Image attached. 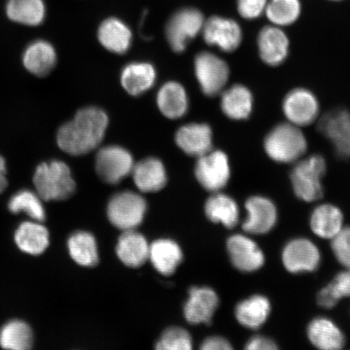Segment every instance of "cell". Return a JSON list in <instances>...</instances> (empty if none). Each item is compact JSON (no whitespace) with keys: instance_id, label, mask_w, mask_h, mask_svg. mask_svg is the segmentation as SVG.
Masks as SVG:
<instances>
[{"instance_id":"cell-29","label":"cell","mask_w":350,"mask_h":350,"mask_svg":"<svg viewBox=\"0 0 350 350\" xmlns=\"http://www.w3.org/2000/svg\"><path fill=\"white\" fill-rule=\"evenodd\" d=\"M205 214L210 221L221 223L228 229H233L239 221V205L232 197L215 192L205 203Z\"/></svg>"},{"instance_id":"cell-26","label":"cell","mask_w":350,"mask_h":350,"mask_svg":"<svg viewBox=\"0 0 350 350\" xmlns=\"http://www.w3.org/2000/svg\"><path fill=\"white\" fill-rule=\"evenodd\" d=\"M344 216L341 210L331 204L319 205L310 218V230L318 237L332 239L342 230Z\"/></svg>"},{"instance_id":"cell-16","label":"cell","mask_w":350,"mask_h":350,"mask_svg":"<svg viewBox=\"0 0 350 350\" xmlns=\"http://www.w3.org/2000/svg\"><path fill=\"white\" fill-rule=\"evenodd\" d=\"M283 111L291 124L297 126H308L317 119L318 100L310 91L296 89L284 98Z\"/></svg>"},{"instance_id":"cell-36","label":"cell","mask_w":350,"mask_h":350,"mask_svg":"<svg viewBox=\"0 0 350 350\" xmlns=\"http://www.w3.org/2000/svg\"><path fill=\"white\" fill-rule=\"evenodd\" d=\"M350 297V269L336 274L332 281L318 293V304L323 308L332 309L344 297Z\"/></svg>"},{"instance_id":"cell-44","label":"cell","mask_w":350,"mask_h":350,"mask_svg":"<svg viewBox=\"0 0 350 350\" xmlns=\"http://www.w3.org/2000/svg\"><path fill=\"white\" fill-rule=\"evenodd\" d=\"M332 1H340V0H332Z\"/></svg>"},{"instance_id":"cell-34","label":"cell","mask_w":350,"mask_h":350,"mask_svg":"<svg viewBox=\"0 0 350 350\" xmlns=\"http://www.w3.org/2000/svg\"><path fill=\"white\" fill-rule=\"evenodd\" d=\"M156 72L150 64L133 63L126 66L121 74L124 90L133 96L141 95L154 85Z\"/></svg>"},{"instance_id":"cell-17","label":"cell","mask_w":350,"mask_h":350,"mask_svg":"<svg viewBox=\"0 0 350 350\" xmlns=\"http://www.w3.org/2000/svg\"><path fill=\"white\" fill-rule=\"evenodd\" d=\"M219 306L217 293L208 287H192L185 306V317L191 325H210Z\"/></svg>"},{"instance_id":"cell-22","label":"cell","mask_w":350,"mask_h":350,"mask_svg":"<svg viewBox=\"0 0 350 350\" xmlns=\"http://www.w3.org/2000/svg\"><path fill=\"white\" fill-rule=\"evenodd\" d=\"M116 253L120 260L130 268H139L150 255V245L144 236L135 230L124 231L118 241Z\"/></svg>"},{"instance_id":"cell-37","label":"cell","mask_w":350,"mask_h":350,"mask_svg":"<svg viewBox=\"0 0 350 350\" xmlns=\"http://www.w3.org/2000/svg\"><path fill=\"white\" fill-rule=\"evenodd\" d=\"M265 12L274 25L287 26L295 22L301 13L299 0H270Z\"/></svg>"},{"instance_id":"cell-4","label":"cell","mask_w":350,"mask_h":350,"mask_svg":"<svg viewBox=\"0 0 350 350\" xmlns=\"http://www.w3.org/2000/svg\"><path fill=\"white\" fill-rule=\"evenodd\" d=\"M326 172V161L314 154L299 161L293 168L291 179L295 194L305 202L312 203L323 196L322 178Z\"/></svg>"},{"instance_id":"cell-33","label":"cell","mask_w":350,"mask_h":350,"mask_svg":"<svg viewBox=\"0 0 350 350\" xmlns=\"http://www.w3.org/2000/svg\"><path fill=\"white\" fill-rule=\"evenodd\" d=\"M157 106L169 119H179L185 115L188 100L185 88L177 82L166 83L157 94Z\"/></svg>"},{"instance_id":"cell-13","label":"cell","mask_w":350,"mask_h":350,"mask_svg":"<svg viewBox=\"0 0 350 350\" xmlns=\"http://www.w3.org/2000/svg\"><path fill=\"white\" fill-rule=\"evenodd\" d=\"M18 251L29 256H40L50 246V232L42 221L26 219L18 223L12 234Z\"/></svg>"},{"instance_id":"cell-42","label":"cell","mask_w":350,"mask_h":350,"mask_svg":"<svg viewBox=\"0 0 350 350\" xmlns=\"http://www.w3.org/2000/svg\"><path fill=\"white\" fill-rule=\"evenodd\" d=\"M233 349L228 340L221 336H210L203 341L200 349L202 350H230Z\"/></svg>"},{"instance_id":"cell-30","label":"cell","mask_w":350,"mask_h":350,"mask_svg":"<svg viewBox=\"0 0 350 350\" xmlns=\"http://www.w3.org/2000/svg\"><path fill=\"white\" fill-rule=\"evenodd\" d=\"M6 14L15 23L34 27L45 20L46 6L43 0H8Z\"/></svg>"},{"instance_id":"cell-12","label":"cell","mask_w":350,"mask_h":350,"mask_svg":"<svg viewBox=\"0 0 350 350\" xmlns=\"http://www.w3.org/2000/svg\"><path fill=\"white\" fill-rule=\"evenodd\" d=\"M247 217L242 228L247 234L262 235L268 234L278 222L277 206L267 197L253 196L245 202Z\"/></svg>"},{"instance_id":"cell-31","label":"cell","mask_w":350,"mask_h":350,"mask_svg":"<svg viewBox=\"0 0 350 350\" xmlns=\"http://www.w3.org/2000/svg\"><path fill=\"white\" fill-rule=\"evenodd\" d=\"M221 106L223 112L230 119L247 120L252 111V93L242 85L232 86L222 94Z\"/></svg>"},{"instance_id":"cell-32","label":"cell","mask_w":350,"mask_h":350,"mask_svg":"<svg viewBox=\"0 0 350 350\" xmlns=\"http://www.w3.org/2000/svg\"><path fill=\"white\" fill-rule=\"evenodd\" d=\"M98 38L108 51L124 54L131 46V32L124 22L117 18H109L100 25Z\"/></svg>"},{"instance_id":"cell-21","label":"cell","mask_w":350,"mask_h":350,"mask_svg":"<svg viewBox=\"0 0 350 350\" xmlns=\"http://www.w3.org/2000/svg\"><path fill=\"white\" fill-rule=\"evenodd\" d=\"M131 174L135 186L146 193L163 189L167 183L165 166L155 157H148L134 164Z\"/></svg>"},{"instance_id":"cell-20","label":"cell","mask_w":350,"mask_h":350,"mask_svg":"<svg viewBox=\"0 0 350 350\" xmlns=\"http://www.w3.org/2000/svg\"><path fill=\"white\" fill-rule=\"evenodd\" d=\"M22 63L32 75L45 77L55 67L56 51L50 42L38 39L26 46L22 55Z\"/></svg>"},{"instance_id":"cell-10","label":"cell","mask_w":350,"mask_h":350,"mask_svg":"<svg viewBox=\"0 0 350 350\" xmlns=\"http://www.w3.org/2000/svg\"><path fill=\"white\" fill-rule=\"evenodd\" d=\"M282 264L288 273H312L321 265V255L317 245L305 238H296L284 247Z\"/></svg>"},{"instance_id":"cell-39","label":"cell","mask_w":350,"mask_h":350,"mask_svg":"<svg viewBox=\"0 0 350 350\" xmlns=\"http://www.w3.org/2000/svg\"><path fill=\"white\" fill-rule=\"evenodd\" d=\"M332 240L331 247L336 260L350 269V226L343 227Z\"/></svg>"},{"instance_id":"cell-1","label":"cell","mask_w":350,"mask_h":350,"mask_svg":"<svg viewBox=\"0 0 350 350\" xmlns=\"http://www.w3.org/2000/svg\"><path fill=\"white\" fill-rule=\"evenodd\" d=\"M107 126L108 116L103 109L83 108L72 120L60 126L57 144L61 150L70 155L86 154L102 143Z\"/></svg>"},{"instance_id":"cell-5","label":"cell","mask_w":350,"mask_h":350,"mask_svg":"<svg viewBox=\"0 0 350 350\" xmlns=\"http://www.w3.org/2000/svg\"><path fill=\"white\" fill-rule=\"evenodd\" d=\"M147 209L146 200L133 191L120 192L107 206L109 222L122 231L133 230L142 224Z\"/></svg>"},{"instance_id":"cell-41","label":"cell","mask_w":350,"mask_h":350,"mask_svg":"<svg viewBox=\"0 0 350 350\" xmlns=\"http://www.w3.org/2000/svg\"><path fill=\"white\" fill-rule=\"evenodd\" d=\"M245 349L248 350H275L278 349L277 343L267 336L257 335L247 340Z\"/></svg>"},{"instance_id":"cell-9","label":"cell","mask_w":350,"mask_h":350,"mask_svg":"<svg viewBox=\"0 0 350 350\" xmlns=\"http://www.w3.org/2000/svg\"><path fill=\"white\" fill-rule=\"evenodd\" d=\"M197 180L204 189L218 192L229 182L230 167L228 157L221 151H210L198 157L196 165Z\"/></svg>"},{"instance_id":"cell-27","label":"cell","mask_w":350,"mask_h":350,"mask_svg":"<svg viewBox=\"0 0 350 350\" xmlns=\"http://www.w3.org/2000/svg\"><path fill=\"white\" fill-rule=\"evenodd\" d=\"M44 202L36 191L23 188L10 197L7 208L12 215H25L27 219L43 222L46 219Z\"/></svg>"},{"instance_id":"cell-3","label":"cell","mask_w":350,"mask_h":350,"mask_svg":"<svg viewBox=\"0 0 350 350\" xmlns=\"http://www.w3.org/2000/svg\"><path fill=\"white\" fill-rule=\"evenodd\" d=\"M308 148L305 135L291 122L275 126L267 135L265 150L271 159L279 163H292L299 160Z\"/></svg>"},{"instance_id":"cell-14","label":"cell","mask_w":350,"mask_h":350,"mask_svg":"<svg viewBox=\"0 0 350 350\" xmlns=\"http://www.w3.org/2000/svg\"><path fill=\"white\" fill-rule=\"evenodd\" d=\"M226 247L232 265L240 272H256L265 265L264 252L255 241L247 235H232L227 240Z\"/></svg>"},{"instance_id":"cell-19","label":"cell","mask_w":350,"mask_h":350,"mask_svg":"<svg viewBox=\"0 0 350 350\" xmlns=\"http://www.w3.org/2000/svg\"><path fill=\"white\" fill-rule=\"evenodd\" d=\"M175 141L187 155L200 157L212 150V130L204 124H187L178 129Z\"/></svg>"},{"instance_id":"cell-35","label":"cell","mask_w":350,"mask_h":350,"mask_svg":"<svg viewBox=\"0 0 350 350\" xmlns=\"http://www.w3.org/2000/svg\"><path fill=\"white\" fill-rule=\"evenodd\" d=\"M68 249L70 256L79 265L91 268L98 264L97 243L94 235L88 232L72 234L68 239Z\"/></svg>"},{"instance_id":"cell-7","label":"cell","mask_w":350,"mask_h":350,"mask_svg":"<svg viewBox=\"0 0 350 350\" xmlns=\"http://www.w3.org/2000/svg\"><path fill=\"white\" fill-rule=\"evenodd\" d=\"M134 165L133 156L125 148L109 146L100 148L96 157V172L109 185H117L131 173Z\"/></svg>"},{"instance_id":"cell-28","label":"cell","mask_w":350,"mask_h":350,"mask_svg":"<svg viewBox=\"0 0 350 350\" xmlns=\"http://www.w3.org/2000/svg\"><path fill=\"white\" fill-rule=\"evenodd\" d=\"M148 260L157 272L164 275H170L181 264L183 252L174 241L159 239L150 245Z\"/></svg>"},{"instance_id":"cell-23","label":"cell","mask_w":350,"mask_h":350,"mask_svg":"<svg viewBox=\"0 0 350 350\" xmlns=\"http://www.w3.org/2000/svg\"><path fill=\"white\" fill-rule=\"evenodd\" d=\"M35 336L30 323L21 318L8 319L0 326V348L7 350H29Z\"/></svg>"},{"instance_id":"cell-43","label":"cell","mask_w":350,"mask_h":350,"mask_svg":"<svg viewBox=\"0 0 350 350\" xmlns=\"http://www.w3.org/2000/svg\"><path fill=\"white\" fill-rule=\"evenodd\" d=\"M7 161L0 155V196L3 195L8 187Z\"/></svg>"},{"instance_id":"cell-6","label":"cell","mask_w":350,"mask_h":350,"mask_svg":"<svg viewBox=\"0 0 350 350\" xmlns=\"http://www.w3.org/2000/svg\"><path fill=\"white\" fill-rule=\"evenodd\" d=\"M204 19L202 13L195 8H185L170 18L166 26V38L174 51L182 53L191 39L203 29Z\"/></svg>"},{"instance_id":"cell-15","label":"cell","mask_w":350,"mask_h":350,"mask_svg":"<svg viewBox=\"0 0 350 350\" xmlns=\"http://www.w3.org/2000/svg\"><path fill=\"white\" fill-rule=\"evenodd\" d=\"M204 41L210 46H215L225 52L237 49L242 42V29L234 20L221 16H213L204 22L203 27Z\"/></svg>"},{"instance_id":"cell-24","label":"cell","mask_w":350,"mask_h":350,"mask_svg":"<svg viewBox=\"0 0 350 350\" xmlns=\"http://www.w3.org/2000/svg\"><path fill=\"white\" fill-rule=\"evenodd\" d=\"M308 336L314 347L323 350H338L345 347V338L331 319L317 317L309 323Z\"/></svg>"},{"instance_id":"cell-2","label":"cell","mask_w":350,"mask_h":350,"mask_svg":"<svg viewBox=\"0 0 350 350\" xmlns=\"http://www.w3.org/2000/svg\"><path fill=\"white\" fill-rule=\"evenodd\" d=\"M34 191L45 201H63L75 193L76 182L69 166L59 160L43 161L34 170Z\"/></svg>"},{"instance_id":"cell-25","label":"cell","mask_w":350,"mask_h":350,"mask_svg":"<svg viewBox=\"0 0 350 350\" xmlns=\"http://www.w3.org/2000/svg\"><path fill=\"white\" fill-rule=\"evenodd\" d=\"M271 313L268 297L256 295L241 301L236 306L234 314L241 325L256 330L265 325Z\"/></svg>"},{"instance_id":"cell-8","label":"cell","mask_w":350,"mask_h":350,"mask_svg":"<svg viewBox=\"0 0 350 350\" xmlns=\"http://www.w3.org/2000/svg\"><path fill=\"white\" fill-rule=\"evenodd\" d=\"M195 70L201 90L208 97H214L220 94L228 81V65L209 52H201L196 55Z\"/></svg>"},{"instance_id":"cell-40","label":"cell","mask_w":350,"mask_h":350,"mask_svg":"<svg viewBox=\"0 0 350 350\" xmlns=\"http://www.w3.org/2000/svg\"><path fill=\"white\" fill-rule=\"evenodd\" d=\"M268 3V0H237L239 15L247 20H254L260 17Z\"/></svg>"},{"instance_id":"cell-18","label":"cell","mask_w":350,"mask_h":350,"mask_svg":"<svg viewBox=\"0 0 350 350\" xmlns=\"http://www.w3.org/2000/svg\"><path fill=\"white\" fill-rule=\"evenodd\" d=\"M258 47L260 58L265 64L281 65L287 58L288 39L278 26H265L258 36Z\"/></svg>"},{"instance_id":"cell-38","label":"cell","mask_w":350,"mask_h":350,"mask_svg":"<svg viewBox=\"0 0 350 350\" xmlns=\"http://www.w3.org/2000/svg\"><path fill=\"white\" fill-rule=\"evenodd\" d=\"M155 348L159 350H191V336L182 327H169L161 335Z\"/></svg>"},{"instance_id":"cell-11","label":"cell","mask_w":350,"mask_h":350,"mask_svg":"<svg viewBox=\"0 0 350 350\" xmlns=\"http://www.w3.org/2000/svg\"><path fill=\"white\" fill-rule=\"evenodd\" d=\"M319 133L329 139L336 154L350 159V112L345 109L328 111L319 122Z\"/></svg>"}]
</instances>
